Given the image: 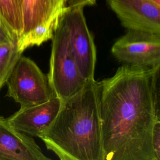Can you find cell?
<instances>
[{"mask_svg":"<svg viewBox=\"0 0 160 160\" xmlns=\"http://www.w3.org/2000/svg\"><path fill=\"white\" fill-rule=\"evenodd\" d=\"M152 70L124 64L99 82L104 160H156Z\"/></svg>","mask_w":160,"mask_h":160,"instance_id":"6da1fadb","label":"cell"},{"mask_svg":"<svg viewBox=\"0 0 160 160\" xmlns=\"http://www.w3.org/2000/svg\"><path fill=\"white\" fill-rule=\"evenodd\" d=\"M38 138L61 160H104L99 82L87 80L62 101L57 116Z\"/></svg>","mask_w":160,"mask_h":160,"instance_id":"7a4b0ae2","label":"cell"},{"mask_svg":"<svg viewBox=\"0 0 160 160\" xmlns=\"http://www.w3.org/2000/svg\"><path fill=\"white\" fill-rule=\"evenodd\" d=\"M51 39L48 78L54 95L62 101L78 92L87 80L79 72L66 30L59 19Z\"/></svg>","mask_w":160,"mask_h":160,"instance_id":"3957f363","label":"cell"},{"mask_svg":"<svg viewBox=\"0 0 160 160\" xmlns=\"http://www.w3.org/2000/svg\"><path fill=\"white\" fill-rule=\"evenodd\" d=\"M66 7L65 0H22V30L17 41L18 49L22 52L51 39Z\"/></svg>","mask_w":160,"mask_h":160,"instance_id":"277c9868","label":"cell"},{"mask_svg":"<svg viewBox=\"0 0 160 160\" xmlns=\"http://www.w3.org/2000/svg\"><path fill=\"white\" fill-rule=\"evenodd\" d=\"M7 96L21 106L45 102L56 96L45 75L30 58L21 56L7 82Z\"/></svg>","mask_w":160,"mask_h":160,"instance_id":"5b68a950","label":"cell"},{"mask_svg":"<svg viewBox=\"0 0 160 160\" xmlns=\"http://www.w3.org/2000/svg\"><path fill=\"white\" fill-rule=\"evenodd\" d=\"M59 19L66 30L80 73L86 80L94 79L96 49L93 37L86 23L84 7H66Z\"/></svg>","mask_w":160,"mask_h":160,"instance_id":"8992f818","label":"cell"},{"mask_svg":"<svg viewBox=\"0 0 160 160\" xmlns=\"http://www.w3.org/2000/svg\"><path fill=\"white\" fill-rule=\"evenodd\" d=\"M112 55L124 64L154 68L160 64V37L128 29L111 48Z\"/></svg>","mask_w":160,"mask_h":160,"instance_id":"52a82bcc","label":"cell"},{"mask_svg":"<svg viewBox=\"0 0 160 160\" xmlns=\"http://www.w3.org/2000/svg\"><path fill=\"white\" fill-rule=\"evenodd\" d=\"M121 24L127 29L160 37V6L149 0H106Z\"/></svg>","mask_w":160,"mask_h":160,"instance_id":"ba28073f","label":"cell"},{"mask_svg":"<svg viewBox=\"0 0 160 160\" xmlns=\"http://www.w3.org/2000/svg\"><path fill=\"white\" fill-rule=\"evenodd\" d=\"M56 96L49 101L21 108L8 118L9 122L18 131L29 136L38 137L53 122L62 104Z\"/></svg>","mask_w":160,"mask_h":160,"instance_id":"9c48e42d","label":"cell"},{"mask_svg":"<svg viewBox=\"0 0 160 160\" xmlns=\"http://www.w3.org/2000/svg\"><path fill=\"white\" fill-rule=\"evenodd\" d=\"M29 136L16 129L0 116V160H48Z\"/></svg>","mask_w":160,"mask_h":160,"instance_id":"30bf717a","label":"cell"},{"mask_svg":"<svg viewBox=\"0 0 160 160\" xmlns=\"http://www.w3.org/2000/svg\"><path fill=\"white\" fill-rule=\"evenodd\" d=\"M22 0H0V14L16 41L22 30Z\"/></svg>","mask_w":160,"mask_h":160,"instance_id":"8fae6325","label":"cell"},{"mask_svg":"<svg viewBox=\"0 0 160 160\" xmlns=\"http://www.w3.org/2000/svg\"><path fill=\"white\" fill-rule=\"evenodd\" d=\"M22 53L17 42L0 44V89L6 83Z\"/></svg>","mask_w":160,"mask_h":160,"instance_id":"7c38bea8","label":"cell"},{"mask_svg":"<svg viewBox=\"0 0 160 160\" xmlns=\"http://www.w3.org/2000/svg\"><path fill=\"white\" fill-rule=\"evenodd\" d=\"M152 91L156 117L160 119V64L152 70Z\"/></svg>","mask_w":160,"mask_h":160,"instance_id":"4fadbf2b","label":"cell"},{"mask_svg":"<svg viewBox=\"0 0 160 160\" xmlns=\"http://www.w3.org/2000/svg\"><path fill=\"white\" fill-rule=\"evenodd\" d=\"M152 147L156 160H160V119L156 118L152 131Z\"/></svg>","mask_w":160,"mask_h":160,"instance_id":"5bb4252c","label":"cell"},{"mask_svg":"<svg viewBox=\"0 0 160 160\" xmlns=\"http://www.w3.org/2000/svg\"><path fill=\"white\" fill-rule=\"evenodd\" d=\"M13 42H17V41L8 28L0 14V44Z\"/></svg>","mask_w":160,"mask_h":160,"instance_id":"9a60e30c","label":"cell"},{"mask_svg":"<svg viewBox=\"0 0 160 160\" xmlns=\"http://www.w3.org/2000/svg\"><path fill=\"white\" fill-rule=\"evenodd\" d=\"M66 6H80L85 7L86 6H93L96 3L97 0H65Z\"/></svg>","mask_w":160,"mask_h":160,"instance_id":"2e32d148","label":"cell"},{"mask_svg":"<svg viewBox=\"0 0 160 160\" xmlns=\"http://www.w3.org/2000/svg\"><path fill=\"white\" fill-rule=\"evenodd\" d=\"M152 2H153L154 3H155L156 4L158 5L159 6H160V0H149Z\"/></svg>","mask_w":160,"mask_h":160,"instance_id":"e0dca14e","label":"cell"}]
</instances>
